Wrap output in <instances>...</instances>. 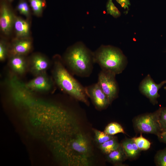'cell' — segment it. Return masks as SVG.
<instances>
[{"label":"cell","instance_id":"1","mask_svg":"<svg viewBox=\"0 0 166 166\" xmlns=\"http://www.w3.org/2000/svg\"><path fill=\"white\" fill-rule=\"evenodd\" d=\"M64 60L72 74L81 77L90 76L95 63L93 53L80 42L75 44L68 49Z\"/></svg>","mask_w":166,"mask_h":166},{"label":"cell","instance_id":"2","mask_svg":"<svg viewBox=\"0 0 166 166\" xmlns=\"http://www.w3.org/2000/svg\"><path fill=\"white\" fill-rule=\"evenodd\" d=\"M52 72L55 83L61 90L75 99L89 105L85 87L67 70L60 59L54 60Z\"/></svg>","mask_w":166,"mask_h":166},{"label":"cell","instance_id":"3","mask_svg":"<svg viewBox=\"0 0 166 166\" xmlns=\"http://www.w3.org/2000/svg\"><path fill=\"white\" fill-rule=\"evenodd\" d=\"M95 63L101 70L116 74L121 73L127 65L126 56L119 48L111 45H102L93 52Z\"/></svg>","mask_w":166,"mask_h":166},{"label":"cell","instance_id":"4","mask_svg":"<svg viewBox=\"0 0 166 166\" xmlns=\"http://www.w3.org/2000/svg\"><path fill=\"white\" fill-rule=\"evenodd\" d=\"M161 109L160 108L152 113L137 118L135 121V124L138 129L144 133L158 135L160 132L159 119Z\"/></svg>","mask_w":166,"mask_h":166},{"label":"cell","instance_id":"5","mask_svg":"<svg viewBox=\"0 0 166 166\" xmlns=\"http://www.w3.org/2000/svg\"><path fill=\"white\" fill-rule=\"evenodd\" d=\"M115 74L102 70L98 75L97 82L107 96L110 104L116 98L119 91Z\"/></svg>","mask_w":166,"mask_h":166},{"label":"cell","instance_id":"6","mask_svg":"<svg viewBox=\"0 0 166 166\" xmlns=\"http://www.w3.org/2000/svg\"><path fill=\"white\" fill-rule=\"evenodd\" d=\"M166 84V79L160 83H156L149 74L140 83V91L149 99L153 103H157V99L160 97L159 90Z\"/></svg>","mask_w":166,"mask_h":166},{"label":"cell","instance_id":"7","mask_svg":"<svg viewBox=\"0 0 166 166\" xmlns=\"http://www.w3.org/2000/svg\"><path fill=\"white\" fill-rule=\"evenodd\" d=\"M53 80L49 77L46 73L35 76L24 85L31 91L46 92L52 90L54 88Z\"/></svg>","mask_w":166,"mask_h":166},{"label":"cell","instance_id":"8","mask_svg":"<svg viewBox=\"0 0 166 166\" xmlns=\"http://www.w3.org/2000/svg\"><path fill=\"white\" fill-rule=\"evenodd\" d=\"M15 17L7 0H1L0 27L1 30L5 34L9 35L11 32Z\"/></svg>","mask_w":166,"mask_h":166},{"label":"cell","instance_id":"9","mask_svg":"<svg viewBox=\"0 0 166 166\" xmlns=\"http://www.w3.org/2000/svg\"><path fill=\"white\" fill-rule=\"evenodd\" d=\"M86 93L99 109L107 108L110 104L108 99L97 82L85 87Z\"/></svg>","mask_w":166,"mask_h":166},{"label":"cell","instance_id":"10","mask_svg":"<svg viewBox=\"0 0 166 166\" xmlns=\"http://www.w3.org/2000/svg\"><path fill=\"white\" fill-rule=\"evenodd\" d=\"M50 66V62L46 57L40 54H35L30 58L28 69L36 76L46 73Z\"/></svg>","mask_w":166,"mask_h":166},{"label":"cell","instance_id":"11","mask_svg":"<svg viewBox=\"0 0 166 166\" xmlns=\"http://www.w3.org/2000/svg\"><path fill=\"white\" fill-rule=\"evenodd\" d=\"M9 64L13 71L19 75L25 73L28 68V62L23 55L11 56Z\"/></svg>","mask_w":166,"mask_h":166},{"label":"cell","instance_id":"12","mask_svg":"<svg viewBox=\"0 0 166 166\" xmlns=\"http://www.w3.org/2000/svg\"><path fill=\"white\" fill-rule=\"evenodd\" d=\"M32 43L30 40L27 39H21L15 40L13 43L9 53L11 56L24 55L31 50Z\"/></svg>","mask_w":166,"mask_h":166},{"label":"cell","instance_id":"13","mask_svg":"<svg viewBox=\"0 0 166 166\" xmlns=\"http://www.w3.org/2000/svg\"><path fill=\"white\" fill-rule=\"evenodd\" d=\"M17 36L18 38H26L30 34V24L26 21L15 16L14 26Z\"/></svg>","mask_w":166,"mask_h":166},{"label":"cell","instance_id":"14","mask_svg":"<svg viewBox=\"0 0 166 166\" xmlns=\"http://www.w3.org/2000/svg\"><path fill=\"white\" fill-rule=\"evenodd\" d=\"M71 146L73 150L82 155H86L89 152V148L88 141L81 134L77 135L73 140Z\"/></svg>","mask_w":166,"mask_h":166},{"label":"cell","instance_id":"15","mask_svg":"<svg viewBox=\"0 0 166 166\" xmlns=\"http://www.w3.org/2000/svg\"><path fill=\"white\" fill-rule=\"evenodd\" d=\"M121 146L126 156L130 158L136 157L139 154L140 151L132 138L124 140L122 143Z\"/></svg>","mask_w":166,"mask_h":166},{"label":"cell","instance_id":"16","mask_svg":"<svg viewBox=\"0 0 166 166\" xmlns=\"http://www.w3.org/2000/svg\"><path fill=\"white\" fill-rule=\"evenodd\" d=\"M108 160L114 163H117L122 161L127 157L122 146L108 154Z\"/></svg>","mask_w":166,"mask_h":166},{"label":"cell","instance_id":"17","mask_svg":"<svg viewBox=\"0 0 166 166\" xmlns=\"http://www.w3.org/2000/svg\"><path fill=\"white\" fill-rule=\"evenodd\" d=\"M121 145L115 138L100 144V148L104 153L108 154L118 148Z\"/></svg>","mask_w":166,"mask_h":166},{"label":"cell","instance_id":"18","mask_svg":"<svg viewBox=\"0 0 166 166\" xmlns=\"http://www.w3.org/2000/svg\"><path fill=\"white\" fill-rule=\"evenodd\" d=\"M34 13L36 16H40L46 6L45 0H28Z\"/></svg>","mask_w":166,"mask_h":166},{"label":"cell","instance_id":"19","mask_svg":"<svg viewBox=\"0 0 166 166\" xmlns=\"http://www.w3.org/2000/svg\"><path fill=\"white\" fill-rule=\"evenodd\" d=\"M104 132L111 136L120 133H124L122 126L116 122H112L109 124L105 127Z\"/></svg>","mask_w":166,"mask_h":166},{"label":"cell","instance_id":"20","mask_svg":"<svg viewBox=\"0 0 166 166\" xmlns=\"http://www.w3.org/2000/svg\"><path fill=\"white\" fill-rule=\"evenodd\" d=\"M93 130L95 134V140L100 144L114 138L113 136L108 135L104 132H101L95 129Z\"/></svg>","mask_w":166,"mask_h":166},{"label":"cell","instance_id":"21","mask_svg":"<svg viewBox=\"0 0 166 166\" xmlns=\"http://www.w3.org/2000/svg\"><path fill=\"white\" fill-rule=\"evenodd\" d=\"M132 139L140 150H147L150 147V142L141 135L139 137L132 138Z\"/></svg>","mask_w":166,"mask_h":166},{"label":"cell","instance_id":"22","mask_svg":"<svg viewBox=\"0 0 166 166\" xmlns=\"http://www.w3.org/2000/svg\"><path fill=\"white\" fill-rule=\"evenodd\" d=\"M106 8L107 13L114 18H117L121 16L120 12L114 5L112 0H108Z\"/></svg>","mask_w":166,"mask_h":166},{"label":"cell","instance_id":"23","mask_svg":"<svg viewBox=\"0 0 166 166\" xmlns=\"http://www.w3.org/2000/svg\"><path fill=\"white\" fill-rule=\"evenodd\" d=\"M17 9L21 14L26 17L29 16L30 9L26 0H19L17 6Z\"/></svg>","mask_w":166,"mask_h":166},{"label":"cell","instance_id":"24","mask_svg":"<svg viewBox=\"0 0 166 166\" xmlns=\"http://www.w3.org/2000/svg\"><path fill=\"white\" fill-rule=\"evenodd\" d=\"M155 160L157 165L166 166V148L157 153Z\"/></svg>","mask_w":166,"mask_h":166},{"label":"cell","instance_id":"25","mask_svg":"<svg viewBox=\"0 0 166 166\" xmlns=\"http://www.w3.org/2000/svg\"><path fill=\"white\" fill-rule=\"evenodd\" d=\"M159 122L160 132L166 131V107H162Z\"/></svg>","mask_w":166,"mask_h":166},{"label":"cell","instance_id":"26","mask_svg":"<svg viewBox=\"0 0 166 166\" xmlns=\"http://www.w3.org/2000/svg\"><path fill=\"white\" fill-rule=\"evenodd\" d=\"M9 53V48L6 43L3 41L0 42V61H4Z\"/></svg>","mask_w":166,"mask_h":166},{"label":"cell","instance_id":"27","mask_svg":"<svg viewBox=\"0 0 166 166\" xmlns=\"http://www.w3.org/2000/svg\"><path fill=\"white\" fill-rule=\"evenodd\" d=\"M124 9H128L129 6L130 5L129 0H116Z\"/></svg>","mask_w":166,"mask_h":166},{"label":"cell","instance_id":"28","mask_svg":"<svg viewBox=\"0 0 166 166\" xmlns=\"http://www.w3.org/2000/svg\"><path fill=\"white\" fill-rule=\"evenodd\" d=\"M157 136L160 141L166 144V131L160 132Z\"/></svg>","mask_w":166,"mask_h":166},{"label":"cell","instance_id":"29","mask_svg":"<svg viewBox=\"0 0 166 166\" xmlns=\"http://www.w3.org/2000/svg\"><path fill=\"white\" fill-rule=\"evenodd\" d=\"M13 0H7V1H8V2H11V1H12Z\"/></svg>","mask_w":166,"mask_h":166},{"label":"cell","instance_id":"30","mask_svg":"<svg viewBox=\"0 0 166 166\" xmlns=\"http://www.w3.org/2000/svg\"><path fill=\"white\" fill-rule=\"evenodd\" d=\"M164 89H165V90L166 91V86L164 87Z\"/></svg>","mask_w":166,"mask_h":166}]
</instances>
